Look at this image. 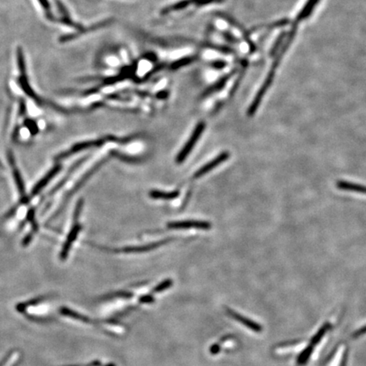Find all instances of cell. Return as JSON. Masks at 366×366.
Masks as SVG:
<instances>
[{
	"instance_id": "cell-19",
	"label": "cell",
	"mask_w": 366,
	"mask_h": 366,
	"mask_svg": "<svg viewBox=\"0 0 366 366\" xmlns=\"http://www.w3.org/2000/svg\"><path fill=\"white\" fill-rule=\"evenodd\" d=\"M366 333V327L360 328L359 330L355 331V333L353 334V336H362L364 334Z\"/></svg>"
},
{
	"instance_id": "cell-15",
	"label": "cell",
	"mask_w": 366,
	"mask_h": 366,
	"mask_svg": "<svg viewBox=\"0 0 366 366\" xmlns=\"http://www.w3.org/2000/svg\"><path fill=\"white\" fill-rule=\"evenodd\" d=\"M172 283H173L172 280L167 279V280H164L163 282L158 285L157 287H155L153 289L152 292L153 293H160V292H163V291L167 289L169 287H172Z\"/></svg>"
},
{
	"instance_id": "cell-12",
	"label": "cell",
	"mask_w": 366,
	"mask_h": 366,
	"mask_svg": "<svg viewBox=\"0 0 366 366\" xmlns=\"http://www.w3.org/2000/svg\"><path fill=\"white\" fill-rule=\"evenodd\" d=\"M314 346L310 344V346L302 351V353L298 355L297 359V363L298 365H305L310 360L311 354L313 353Z\"/></svg>"
},
{
	"instance_id": "cell-3",
	"label": "cell",
	"mask_w": 366,
	"mask_h": 366,
	"mask_svg": "<svg viewBox=\"0 0 366 366\" xmlns=\"http://www.w3.org/2000/svg\"><path fill=\"white\" fill-rule=\"evenodd\" d=\"M227 310V314L229 316L232 317L234 320H238L240 323L244 324L245 327H247V328H249L251 330L254 331L255 332H261L262 331V327H261L260 324H257L256 322H254L253 320L247 319L246 317L243 316L241 314L235 312L234 310H231L230 308H226Z\"/></svg>"
},
{
	"instance_id": "cell-4",
	"label": "cell",
	"mask_w": 366,
	"mask_h": 366,
	"mask_svg": "<svg viewBox=\"0 0 366 366\" xmlns=\"http://www.w3.org/2000/svg\"><path fill=\"white\" fill-rule=\"evenodd\" d=\"M228 158H229V154L227 152L222 153L218 157L214 158L212 161L209 162L208 164H206L205 166H203L202 168L199 169L198 172L195 173V178L201 177L206 173H208L209 172H210L213 169L215 168L218 165H221L222 162L226 161Z\"/></svg>"
},
{
	"instance_id": "cell-8",
	"label": "cell",
	"mask_w": 366,
	"mask_h": 366,
	"mask_svg": "<svg viewBox=\"0 0 366 366\" xmlns=\"http://www.w3.org/2000/svg\"><path fill=\"white\" fill-rule=\"evenodd\" d=\"M60 165H56L55 167H53V168L49 172V174H47V175H45V176H44V177H43V178L42 179V180H41L36 186H35V188H33V192H32V196H35V195L37 194V193H38V192H39L41 191L45 186H46L47 183L50 182V180L53 178L54 175H56L57 172L60 171Z\"/></svg>"
},
{
	"instance_id": "cell-18",
	"label": "cell",
	"mask_w": 366,
	"mask_h": 366,
	"mask_svg": "<svg viewBox=\"0 0 366 366\" xmlns=\"http://www.w3.org/2000/svg\"><path fill=\"white\" fill-rule=\"evenodd\" d=\"M220 350H221V347H220V345L214 344V345H213V346L211 347V349H209V351H210L211 354L214 355V354H217V353H219Z\"/></svg>"
},
{
	"instance_id": "cell-16",
	"label": "cell",
	"mask_w": 366,
	"mask_h": 366,
	"mask_svg": "<svg viewBox=\"0 0 366 366\" xmlns=\"http://www.w3.org/2000/svg\"><path fill=\"white\" fill-rule=\"evenodd\" d=\"M227 80V77H226V78H224V79H222L221 81V83H218L214 85V86L212 87L210 89H209L207 92H206V93L205 94H209V93H210V92H215V91H217V90L221 89V87H222V86H224L225 83H226V81Z\"/></svg>"
},
{
	"instance_id": "cell-13",
	"label": "cell",
	"mask_w": 366,
	"mask_h": 366,
	"mask_svg": "<svg viewBox=\"0 0 366 366\" xmlns=\"http://www.w3.org/2000/svg\"><path fill=\"white\" fill-rule=\"evenodd\" d=\"M195 0H183L181 1L179 3H175L172 6L168 7V8H165V10H162V13L165 15V14L169 13L171 11H174V10H182L183 8H186L188 6V4H191L192 3H193Z\"/></svg>"
},
{
	"instance_id": "cell-6",
	"label": "cell",
	"mask_w": 366,
	"mask_h": 366,
	"mask_svg": "<svg viewBox=\"0 0 366 366\" xmlns=\"http://www.w3.org/2000/svg\"><path fill=\"white\" fill-rule=\"evenodd\" d=\"M104 142H105V140H102V139H101V140H98V141H90V142L77 143V144H76V145L72 147L71 149H70L69 151L61 154V155L58 157V158H66V157H68L70 155H73V154H75V153L79 152V151H82V150H84V149H88V148H91V147H93V146L101 145V144L104 143Z\"/></svg>"
},
{
	"instance_id": "cell-17",
	"label": "cell",
	"mask_w": 366,
	"mask_h": 366,
	"mask_svg": "<svg viewBox=\"0 0 366 366\" xmlns=\"http://www.w3.org/2000/svg\"><path fill=\"white\" fill-rule=\"evenodd\" d=\"M155 301V298L151 295H145V296H142V297L139 298V302L142 303V304H145V303H152Z\"/></svg>"
},
{
	"instance_id": "cell-2",
	"label": "cell",
	"mask_w": 366,
	"mask_h": 366,
	"mask_svg": "<svg viewBox=\"0 0 366 366\" xmlns=\"http://www.w3.org/2000/svg\"><path fill=\"white\" fill-rule=\"evenodd\" d=\"M168 227L172 229H187V228H198V229H209L211 225L206 221H175L169 223Z\"/></svg>"
},
{
	"instance_id": "cell-5",
	"label": "cell",
	"mask_w": 366,
	"mask_h": 366,
	"mask_svg": "<svg viewBox=\"0 0 366 366\" xmlns=\"http://www.w3.org/2000/svg\"><path fill=\"white\" fill-rule=\"evenodd\" d=\"M80 230H81V226L79 224L76 223V225L73 226V227L71 228V230L70 231L69 235L67 237V240H66L65 245L63 247L62 251H61V254H60V260L61 261H65L66 260L67 255L69 254L70 247H71L73 243L76 240V237H77V235L79 233Z\"/></svg>"
},
{
	"instance_id": "cell-11",
	"label": "cell",
	"mask_w": 366,
	"mask_h": 366,
	"mask_svg": "<svg viewBox=\"0 0 366 366\" xmlns=\"http://www.w3.org/2000/svg\"><path fill=\"white\" fill-rule=\"evenodd\" d=\"M162 243H165V242H160V243L150 244V245H146V246H140V247H125V248L123 249V251L125 252V253H140V252H146V251L151 250V249H154L155 247H158L159 245H161Z\"/></svg>"
},
{
	"instance_id": "cell-14",
	"label": "cell",
	"mask_w": 366,
	"mask_h": 366,
	"mask_svg": "<svg viewBox=\"0 0 366 366\" xmlns=\"http://www.w3.org/2000/svg\"><path fill=\"white\" fill-rule=\"evenodd\" d=\"M329 328H330V325L329 324L324 325L323 327L320 328V331L313 336V338L311 340V345L314 346L317 343H320V340L322 339L324 335L327 333V331Z\"/></svg>"
},
{
	"instance_id": "cell-1",
	"label": "cell",
	"mask_w": 366,
	"mask_h": 366,
	"mask_svg": "<svg viewBox=\"0 0 366 366\" xmlns=\"http://www.w3.org/2000/svg\"><path fill=\"white\" fill-rule=\"evenodd\" d=\"M205 128V123L204 122H201L198 124L196 128H195L194 132L192 133L190 139L188 140L187 144L185 145L184 148L182 149V151L179 153L178 156L176 158V162L178 164H181L182 162L184 161L186 158L188 157V155L191 153L192 149H193L195 143L198 142V139L201 136L202 132H204V130Z\"/></svg>"
},
{
	"instance_id": "cell-7",
	"label": "cell",
	"mask_w": 366,
	"mask_h": 366,
	"mask_svg": "<svg viewBox=\"0 0 366 366\" xmlns=\"http://www.w3.org/2000/svg\"><path fill=\"white\" fill-rule=\"evenodd\" d=\"M319 2H320V0H308L307 3L303 7V9L300 10V12L296 17V20L294 21V25H297L298 22H300L302 20H304V19H306L310 17L311 13L313 12V10H314V8L316 6L317 3Z\"/></svg>"
},
{
	"instance_id": "cell-10",
	"label": "cell",
	"mask_w": 366,
	"mask_h": 366,
	"mask_svg": "<svg viewBox=\"0 0 366 366\" xmlns=\"http://www.w3.org/2000/svg\"><path fill=\"white\" fill-rule=\"evenodd\" d=\"M150 197L155 199H173L176 198L179 195L178 192H159L154 190L149 192Z\"/></svg>"
},
{
	"instance_id": "cell-9",
	"label": "cell",
	"mask_w": 366,
	"mask_h": 366,
	"mask_svg": "<svg viewBox=\"0 0 366 366\" xmlns=\"http://www.w3.org/2000/svg\"><path fill=\"white\" fill-rule=\"evenodd\" d=\"M9 158H10V165H11V167H12V169H13L14 176H15L16 182H17V188H18V189H19V192H20V194L24 195V193H25V188H24L23 181H22V178H21V175H20V172L18 171V169H17V166H16L13 155H12L11 153H10V154H9Z\"/></svg>"
}]
</instances>
